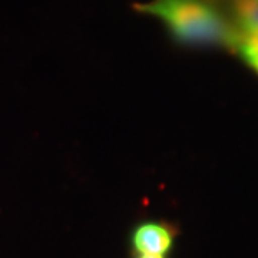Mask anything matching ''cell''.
Listing matches in <instances>:
<instances>
[{"mask_svg":"<svg viewBox=\"0 0 258 258\" xmlns=\"http://www.w3.org/2000/svg\"><path fill=\"white\" fill-rule=\"evenodd\" d=\"M135 9L159 19L179 45L234 49L238 40V30L207 0H152Z\"/></svg>","mask_w":258,"mask_h":258,"instance_id":"6da1fadb","label":"cell"},{"mask_svg":"<svg viewBox=\"0 0 258 258\" xmlns=\"http://www.w3.org/2000/svg\"><path fill=\"white\" fill-rule=\"evenodd\" d=\"M131 242L134 251L138 254L164 255L174 247L175 232L164 222H142L132 232Z\"/></svg>","mask_w":258,"mask_h":258,"instance_id":"7a4b0ae2","label":"cell"},{"mask_svg":"<svg viewBox=\"0 0 258 258\" xmlns=\"http://www.w3.org/2000/svg\"><path fill=\"white\" fill-rule=\"evenodd\" d=\"M237 30L241 35H258V0H235Z\"/></svg>","mask_w":258,"mask_h":258,"instance_id":"3957f363","label":"cell"},{"mask_svg":"<svg viewBox=\"0 0 258 258\" xmlns=\"http://www.w3.org/2000/svg\"><path fill=\"white\" fill-rule=\"evenodd\" d=\"M234 49L245 60V63L258 74V35L238 33V40Z\"/></svg>","mask_w":258,"mask_h":258,"instance_id":"277c9868","label":"cell"},{"mask_svg":"<svg viewBox=\"0 0 258 258\" xmlns=\"http://www.w3.org/2000/svg\"><path fill=\"white\" fill-rule=\"evenodd\" d=\"M137 258H165L164 255H158V254H138Z\"/></svg>","mask_w":258,"mask_h":258,"instance_id":"5b68a950","label":"cell"}]
</instances>
